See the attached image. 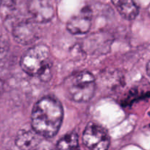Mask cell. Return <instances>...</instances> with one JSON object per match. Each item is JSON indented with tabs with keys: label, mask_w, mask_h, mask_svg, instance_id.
<instances>
[{
	"label": "cell",
	"mask_w": 150,
	"mask_h": 150,
	"mask_svg": "<svg viewBox=\"0 0 150 150\" xmlns=\"http://www.w3.org/2000/svg\"><path fill=\"white\" fill-rule=\"evenodd\" d=\"M63 118L61 103L54 98L45 97L35 103L31 115L32 127L45 138H52L60 130Z\"/></svg>",
	"instance_id": "1"
},
{
	"label": "cell",
	"mask_w": 150,
	"mask_h": 150,
	"mask_svg": "<svg viewBox=\"0 0 150 150\" xmlns=\"http://www.w3.org/2000/svg\"><path fill=\"white\" fill-rule=\"evenodd\" d=\"M21 69L32 76L48 81L51 78V61L49 48L45 45H36L29 48L21 58Z\"/></svg>",
	"instance_id": "2"
},
{
	"label": "cell",
	"mask_w": 150,
	"mask_h": 150,
	"mask_svg": "<svg viewBox=\"0 0 150 150\" xmlns=\"http://www.w3.org/2000/svg\"><path fill=\"white\" fill-rule=\"evenodd\" d=\"M96 83L94 76L88 71L74 73L66 79L64 89L68 98L76 103L89 101L95 93Z\"/></svg>",
	"instance_id": "3"
},
{
	"label": "cell",
	"mask_w": 150,
	"mask_h": 150,
	"mask_svg": "<svg viewBox=\"0 0 150 150\" xmlns=\"http://www.w3.org/2000/svg\"><path fill=\"white\" fill-rule=\"evenodd\" d=\"M82 142L88 149L104 150L109 147L110 138L102 127L96 123L91 122L84 130Z\"/></svg>",
	"instance_id": "4"
},
{
	"label": "cell",
	"mask_w": 150,
	"mask_h": 150,
	"mask_svg": "<svg viewBox=\"0 0 150 150\" xmlns=\"http://www.w3.org/2000/svg\"><path fill=\"white\" fill-rule=\"evenodd\" d=\"M28 11L36 23L49 22L55 14V0H30Z\"/></svg>",
	"instance_id": "5"
},
{
	"label": "cell",
	"mask_w": 150,
	"mask_h": 150,
	"mask_svg": "<svg viewBox=\"0 0 150 150\" xmlns=\"http://www.w3.org/2000/svg\"><path fill=\"white\" fill-rule=\"evenodd\" d=\"M13 36L15 40L21 45L34 43L39 37V29L37 23L33 20L19 21L13 28Z\"/></svg>",
	"instance_id": "6"
},
{
	"label": "cell",
	"mask_w": 150,
	"mask_h": 150,
	"mask_svg": "<svg viewBox=\"0 0 150 150\" xmlns=\"http://www.w3.org/2000/svg\"><path fill=\"white\" fill-rule=\"evenodd\" d=\"M92 21V10L85 7L78 14L71 18L67 23V29L74 35L85 34L90 30Z\"/></svg>",
	"instance_id": "7"
},
{
	"label": "cell",
	"mask_w": 150,
	"mask_h": 150,
	"mask_svg": "<svg viewBox=\"0 0 150 150\" xmlns=\"http://www.w3.org/2000/svg\"><path fill=\"white\" fill-rule=\"evenodd\" d=\"M41 136L34 130H21L17 133L15 142L20 149H33L41 142Z\"/></svg>",
	"instance_id": "8"
},
{
	"label": "cell",
	"mask_w": 150,
	"mask_h": 150,
	"mask_svg": "<svg viewBox=\"0 0 150 150\" xmlns=\"http://www.w3.org/2000/svg\"><path fill=\"white\" fill-rule=\"evenodd\" d=\"M121 16L126 20H133L139 13L134 0H111Z\"/></svg>",
	"instance_id": "9"
},
{
	"label": "cell",
	"mask_w": 150,
	"mask_h": 150,
	"mask_svg": "<svg viewBox=\"0 0 150 150\" xmlns=\"http://www.w3.org/2000/svg\"><path fill=\"white\" fill-rule=\"evenodd\" d=\"M78 136L71 132L63 136L57 143V148L60 149H74L78 147Z\"/></svg>",
	"instance_id": "10"
},
{
	"label": "cell",
	"mask_w": 150,
	"mask_h": 150,
	"mask_svg": "<svg viewBox=\"0 0 150 150\" xmlns=\"http://www.w3.org/2000/svg\"><path fill=\"white\" fill-rule=\"evenodd\" d=\"M146 73L148 76L150 77V61L146 64Z\"/></svg>",
	"instance_id": "11"
},
{
	"label": "cell",
	"mask_w": 150,
	"mask_h": 150,
	"mask_svg": "<svg viewBox=\"0 0 150 150\" xmlns=\"http://www.w3.org/2000/svg\"><path fill=\"white\" fill-rule=\"evenodd\" d=\"M5 1H7V2L8 3V4H16V3L17 2V1H19V0H5Z\"/></svg>",
	"instance_id": "12"
},
{
	"label": "cell",
	"mask_w": 150,
	"mask_h": 150,
	"mask_svg": "<svg viewBox=\"0 0 150 150\" xmlns=\"http://www.w3.org/2000/svg\"><path fill=\"white\" fill-rule=\"evenodd\" d=\"M1 52V44H0V54Z\"/></svg>",
	"instance_id": "13"
},
{
	"label": "cell",
	"mask_w": 150,
	"mask_h": 150,
	"mask_svg": "<svg viewBox=\"0 0 150 150\" xmlns=\"http://www.w3.org/2000/svg\"><path fill=\"white\" fill-rule=\"evenodd\" d=\"M1 1H2V0H0V4H1Z\"/></svg>",
	"instance_id": "14"
}]
</instances>
